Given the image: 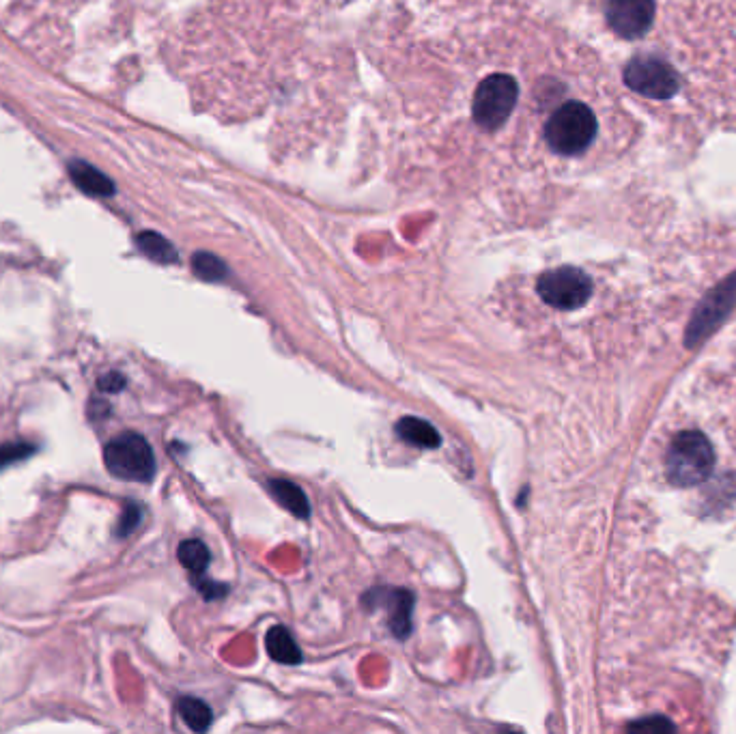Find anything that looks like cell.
Here are the masks:
<instances>
[{"label":"cell","mask_w":736,"mask_h":734,"mask_svg":"<svg viewBox=\"0 0 736 734\" xmlns=\"http://www.w3.org/2000/svg\"><path fill=\"white\" fill-rule=\"evenodd\" d=\"M375 39L392 175L461 201H547L631 143L603 63L532 0H412Z\"/></svg>","instance_id":"1"},{"label":"cell","mask_w":736,"mask_h":734,"mask_svg":"<svg viewBox=\"0 0 736 734\" xmlns=\"http://www.w3.org/2000/svg\"><path fill=\"white\" fill-rule=\"evenodd\" d=\"M190 37L198 100L261 127L272 153L308 155L343 130L356 72L330 0H211Z\"/></svg>","instance_id":"2"},{"label":"cell","mask_w":736,"mask_h":734,"mask_svg":"<svg viewBox=\"0 0 736 734\" xmlns=\"http://www.w3.org/2000/svg\"><path fill=\"white\" fill-rule=\"evenodd\" d=\"M715 470V450L700 431H683L670 442L665 474L674 487H696Z\"/></svg>","instance_id":"3"},{"label":"cell","mask_w":736,"mask_h":734,"mask_svg":"<svg viewBox=\"0 0 736 734\" xmlns=\"http://www.w3.org/2000/svg\"><path fill=\"white\" fill-rule=\"evenodd\" d=\"M106 470L127 483H151L155 476V455L143 435L121 433L104 448Z\"/></svg>","instance_id":"4"},{"label":"cell","mask_w":736,"mask_h":734,"mask_svg":"<svg viewBox=\"0 0 736 734\" xmlns=\"http://www.w3.org/2000/svg\"><path fill=\"white\" fill-rule=\"evenodd\" d=\"M536 293L543 304L556 310H577L588 304L594 293V282L582 267L562 265L543 272L536 278Z\"/></svg>","instance_id":"5"},{"label":"cell","mask_w":736,"mask_h":734,"mask_svg":"<svg viewBox=\"0 0 736 734\" xmlns=\"http://www.w3.org/2000/svg\"><path fill=\"white\" fill-rule=\"evenodd\" d=\"M366 603H379L388 610V625L396 638H407L412 631V610L414 597L407 590H375L368 592Z\"/></svg>","instance_id":"6"},{"label":"cell","mask_w":736,"mask_h":734,"mask_svg":"<svg viewBox=\"0 0 736 734\" xmlns=\"http://www.w3.org/2000/svg\"><path fill=\"white\" fill-rule=\"evenodd\" d=\"M69 177H72L74 186L84 192L87 196H95V199H104V196L115 194V183H112L102 171L84 160H72L67 164Z\"/></svg>","instance_id":"7"},{"label":"cell","mask_w":736,"mask_h":734,"mask_svg":"<svg viewBox=\"0 0 736 734\" xmlns=\"http://www.w3.org/2000/svg\"><path fill=\"white\" fill-rule=\"evenodd\" d=\"M396 435H399L405 444L424 450H433L442 444V437L431 422L416 416H405L396 422Z\"/></svg>","instance_id":"8"},{"label":"cell","mask_w":736,"mask_h":734,"mask_svg":"<svg viewBox=\"0 0 736 734\" xmlns=\"http://www.w3.org/2000/svg\"><path fill=\"white\" fill-rule=\"evenodd\" d=\"M265 646L270 657L285 666H297L302 661L300 646L295 644L293 635L285 627H272L265 635Z\"/></svg>","instance_id":"9"},{"label":"cell","mask_w":736,"mask_h":734,"mask_svg":"<svg viewBox=\"0 0 736 734\" xmlns=\"http://www.w3.org/2000/svg\"><path fill=\"white\" fill-rule=\"evenodd\" d=\"M270 491H272L274 500L280 506H285L291 515L302 517V519H306L310 515V504H308L306 493L295 483L282 481V478H278V481H270Z\"/></svg>","instance_id":"10"},{"label":"cell","mask_w":736,"mask_h":734,"mask_svg":"<svg viewBox=\"0 0 736 734\" xmlns=\"http://www.w3.org/2000/svg\"><path fill=\"white\" fill-rule=\"evenodd\" d=\"M177 558L181 562L183 569H188L194 577L203 575L209 567V549L205 547L203 541H196V539H190V541H183L177 549Z\"/></svg>","instance_id":"11"},{"label":"cell","mask_w":736,"mask_h":734,"mask_svg":"<svg viewBox=\"0 0 736 734\" xmlns=\"http://www.w3.org/2000/svg\"><path fill=\"white\" fill-rule=\"evenodd\" d=\"M177 711H179L183 722H186V726L194 732L209 730L211 719H214V715H211V709L207 707L203 700H198V698H181L177 702Z\"/></svg>","instance_id":"12"},{"label":"cell","mask_w":736,"mask_h":734,"mask_svg":"<svg viewBox=\"0 0 736 734\" xmlns=\"http://www.w3.org/2000/svg\"><path fill=\"white\" fill-rule=\"evenodd\" d=\"M136 244H138L140 250H143L147 254L149 259L158 261V263H173L177 259V254H175L173 246L168 244V242H164V239L160 235H155V233L138 235Z\"/></svg>","instance_id":"13"},{"label":"cell","mask_w":736,"mask_h":734,"mask_svg":"<svg viewBox=\"0 0 736 734\" xmlns=\"http://www.w3.org/2000/svg\"><path fill=\"white\" fill-rule=\"evenodd\" d=\"M35 453H37V446L28 444V442L0 444V470L9 468V465H16V463L31 459Z\"/></svg>","instance_id":"14"},{"label":"cell","mask_w":736,"mask_h":734,"mask_svg":"<svg viewBox=\"0 0 736 734\" xmlns=\"http://www.w3.org/2000/svg\"><path fill=\"white\" fill-rule=\"evenodd\" d=\"M140 521H143V506L136 502H127L117 524V536H121V539L130 536L140 526Z\"/></svg>","instance_id":"15"},{"label":"cell","mask_w":736,"mask_h":734,"mask_svg":"<svg viewBox=\"0 0 736 734\" xmlns=\"http://www.w3.org/2000/svg\"><path fill=\"white\" fill-rule=\"evenodd\" d=\"M125 386H127V379L119 371H110V373H106V375H102L97 379V388L102 392L115 394V392H121Z\"/></svg>","instance_id":"16"},{"label":"cell","mask_w":736,"mask_h":734,"mask_svg":"<svg viewBox=\"0 0 736 734\" xmlns=\"http://www.w3.org/2000/svg\"><path fill=\"white\" fill-rule=\"evenodd\" d=\"M194 270L196 274H201L203 278H220V265L216 261H209V259H203L198 257L194 259Z\"/></svg>","instance_id":"17"},{"label":"cell","mask_w":736,"mask_h":734,"mask_svg":"<svg viewBox=\"0 0 736 734\" xmlns=\"http://www.w3.org/2000/svg\"><path fill=\"white\" fill-rule=\"evenodd\" d=\"M91 407H89V416L91 414H99V416H102V418H106L108 414H110V405L106 403V401H97V399H91V403H89Z\"/></svg>","instance_id":"18"},{"label":"cell","mask_w":736,"mask_h":734,"mask_svg":"<svg viewBox=\"0 0 736 734\" xmlns=\"http://www.w3.org/2000/svg\"><path fill=\"white\" fill-rule=\"evenodd\" d=\"M631 728H672L670 722H665V719H650V722H640V724H633Z\"/></svg>","instance_id":"19"}]
</instances>
